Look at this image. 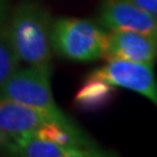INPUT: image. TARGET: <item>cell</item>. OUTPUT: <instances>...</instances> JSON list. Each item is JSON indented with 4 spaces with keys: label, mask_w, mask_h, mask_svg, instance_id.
I'll return each mask as SVG.
<instances>
[{
    "label": "cell",
    "mask_w": 157,
    "mask_h": 157,
    "mask_svg": "<svg viewBox=\"0 0 157 157\" xmlns=\"http://www.w3.org/2000/svg\"><path fill=\"white\" fill-rule=\"evenodd\" d=\"M50 76V70L30 66H28V68H18L0 86V97H6L38 109L59 122H68L70 119L63 114L54 101Z\"/></svg>",
    "instance_id": "3957f363"
},
{
    "label": "cell",
    "mask_w": 157,
    "mask_h": 157,
    "mask_svg": "<svg viewBox=\"0 0 157 157\" xmlns=\"http://www.w3.org/2000/svg\"><path fill=\"white\" fill-rule=\"evenodd\" d=\"M86 77L101 78L114 86L136 92L157 106V78L153 66L122 59H107L105 66L93 70Z\"/></svg>",
    "instance_id": "277c9868"
},
{
    "label": "cell",
    "mask_w": 157,
    "mask_h": 157,
    "mask_svg": "<svg viewBox=\"0 0 157 157\" xmlns=\"http://www.w3.org/2000/svg\"><path fill=\"white\" fill-rule=\"evenodd\" d=\"M38 139L52 141V143L66 145V147H78V148H96L94 143L89 141V139L77 130V127L72 122H58L48 121L45 122L37 131L33 134Z\"/></svg>",
    "instance_id": "30bf717a"
},
{
    "label": "cell",
    "mask_w": 157,
    "mask_h": 157,
    "mask_svg": "<svg viewBox=\"0 0 157 157\" xmlns=\"http://www.w3.org/2000/svg\"><path fill=\"white\" fill-rule=\"evenodd\" d=\"M20 58L9 38L7 25H0V86L20 68Z\"/></svg>",
    "instance_id": "8fae6325"
},
{
    "label": "cell",
    "mask_w": 157,
    "mask_h": 157,
    "mask_svg": "<svg viewBox=\"0 0 157 157\" xmlns=\"http://www.w3.org/2000/svg\"><path fill=\"white\" fill-rule=\"evenodd\" d=\"M14 156L25 157H92V156H109L100 149L66 147L52 141L38 139L34 135L16 137V152Z\"/></svg>",
    "instance_id": "ba28073f"
},
{
    "label": "cell",
    "mask_w": 157,
    "mask_h": 157,
    "mask_svg": "<svg viewBox=\"0 0 157 157\" xmlns=\"http://www.w3.org/2000/svg\"><path fill=\"white\" fill-rule=\"evenodd\" d=\"M51 47L59 56L88 63L105 59L109 33L89 20L59 17L51 25Z\"/></svg>",
    "instance_id": "7a4b0ae2"
},
{
    "label": "cell",
    "mask_w": 157,
    "mask_h": 157,
    "mask_svg": "<svg viewBox=\"0 0 157 157\" xmlns=\"http://www.w3.org/2000/svg\"><path fill=\"white\" fill-rule=\"evenodd\" d=\"M51 13L41 3L24 0L14 7L7 29L20 60L51 71Z\"/></svg>",
    "instance_id": "6da1fadb"
},
{
    "label": "cell",
    "mask_w": 157,
    "mask_h": 157,
    "mask_svg": "<svg viewBox=\"0 0 157 157\" xmlns=\"http://www.w3.org/2000/svg\"><path fill=\"white\" fill-rule=\"evenodd\" d=\"M9 11V4L8 0H0V25H3L6 22V18L8 16Z\"/></svg>",
    "instance_id": "5bb4252c"
},
{
    "label": "cell",
    "mask_w": 157,
    "mask_h": 157,
    "mask_svg": "<svg viewBox=\"0 0 157 157\" xmlns=\"http://www.w3.org/2000/svg\"><path fill=\"white\" fill-rule=\"evenodd\" d=\"M48 121L56 119L38 109L0 97V130L8 135L13 137L33 135Z\"/></svg>",
    "instance_id": "52a82bcc"
},
{
    "label": "cell",
    "mask_w": 157,
    "mask_h": 157,
    "mask_svg": "<svg viewBox=\"0 0 157 157\" xmlns=\"http://www.w3.org/2000/svg\"><path fill=\"white\" fill-rule=\"evenodd\" d=\"M97 21L110 32H136L157 41V17L127 0H101Z\"/></svg>",
    "instance_id": "5b68a950"
},
{
    "label": "cell",
    "mask_w": 157,
    "mask_h": 157,
    "mask_svg": "<svg viewBox=\"0 0 157 157\" xmlns=\"http://www.w3.org/2000/svg\"><path fill=\"white\" fill-rule=\"evenodd\" d=\"M16 152V137L0 130V156H14Z\"/></svg>",
    "instance_id": "7c38bea8"
},
{
    "label": "cell",
    "mask_w": 157,
    "mask_h": 157,
    "mask_svg": "<svg viewBox=\"0 0 157 157\" xmlns=\"http://www.w3.org/2000/svg\"><path fill=\"white\" fill-rule=\"evenodd\" d=\"M105 59H122L153 66L157 59V41L136 32H111Z\"/></svg>",
    "instance_id": "8992f818"
},
{
    "label": "cell",
    "mask_w": 157,
    "mask_h": 157,
    "mask_svg": "<svg viewBox=\"0 0 157 157\" xmlns=\"http://www.w3.org/2000/svg\"><path fill=\"white\" fill-rule=\"evenodd\" d=\"M115 96L114 85L101 78L86 77L73 97V104L82 111H100L109 106Z\"/></svg>",
    "instance_id": "9c48e42d"
},
{
    "label": "cell",
    "mask_w": 157,
    "mask_h": 157,
    "mask_svg": "<svg viewBox=\"0 0 157 157\" xmlns=\"http://www.w3.org/2000/svg\"><path fill=\"white\" fill-rule=\"evenodd\" d=\"M134 6L139 7L143 11L151 13L152 16L157 17V0H127Z\"/></svg>",
    "instance_id": "4fadbf2b"
}]
</instances>
